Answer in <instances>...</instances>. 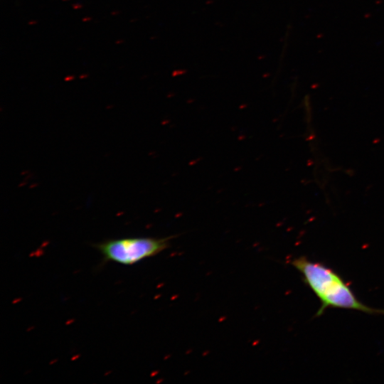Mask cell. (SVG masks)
I'll return each mask as SVG.
<instances>
[{"instance_id": "6da1fadb", "label": "cell", "mask_w": 384, "mask_h": 384, "mask_svg": "<svg viewBox=\"0 0 384 384\" xmlns=\"http://www.w3.org/2000/svg\"><path fill=\"white\" fill-rule=\"evenodd\" d=\"M291 264L300 272L303 281L321 302L316 316H320L328 307L384 314V309L372 308L360 302L343 278L325 265L311 261L305 257L295 258Z\"/></svg>"}, {"instance_id": "7a4b0ae2", "label": "cell", "mask_w": 384, "mask_h": 384, "mask_svg": "<svg viewBox=\"0 0 384 384\" xmlns=\"http://www.w3.org/2000/svg\"><path fill=\"white\" fill-rule=\"evenodd\" d=\"M171 239V237L122 238L107 240L94 246L101 253L105 262L133 265L166 250Z\"/></svg>"}]
</instances>
